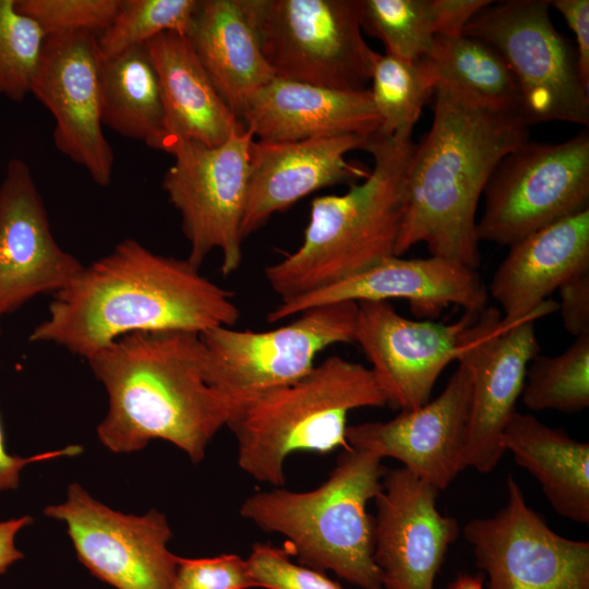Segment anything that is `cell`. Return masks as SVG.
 Masks as SVG:
<instances>
[{
  "label": "cell",
  "instance_id": "277c9868",
  "mask_svg": "<svg viewBox=\"0 0 589 589\" xmlns=\"http://www.w3.org/2000/svg\"><path fill=\"white\" fill-rule=\"evenodd\" d=\"M412 135H374L363 149L373 168L339 195L316 196L301 245L265 269L280 301L328 287L395 255Z\"/></svg>",
  "mask_w": 589,
  "mask_h": 589
},
{
  "label": "cell",
  "instance_id": "ab89813d",
  "mask_svg": "<svg viewBox=\"0 0 589 589\" xmlns=\"http://www.w3.org/2000/svg\"><path fill=\"white\" fill-rule=\"evenodd\" d=\"M82 447L70 445L61 449L50 450L32 457L13 456L5 449L3 431L0 422V491L16 489L22 469L32 462L45 461L63 456H75L82 453Z\"/></svg>",
  "mask_w": 589,
  "mask_h": 589
},
{
  "label": "cell",
  "instance_id": "6da1fadb",
  "mask_svg": "<svg viewBox=\"0 0 589 589\" xmlns=\"http://www.w3.org/2000/svg\"><path fill=\"white\" fill-rule=\"evenodd\" d=\"M239 316L232 292L203 276L188 259L160 255L124 239L53 293L47 318L29 340L56 344L87 360L127 334L201 335L233 327Z\"/></svg>",
  "mask_w": 589,
  "mask_h": 589
},
{
  "label": "cell",
  "instance_id": "2e32d148",
  "mask_svg": "<svg viewBox=\"0 0 589 589\" xmlns=\"http://www.w3.org/2000/svg\"><path fill=\"white\" fill-rule=\"evenodd\" d=\"M470 416L471 374L458 363L435 399L388 421L348 425L346 440L353 448L401 461L443 491L467 468Z\"/></svg>",
  "mask_w": 589,
  "mask_h": 589
},
{
  "label": "cell",
  "instance_id": "1f68e13d",
  "mask_svg": "<svg viewBox=\"0 0 589 589\" xmlns=\"http://www.w3.org/2000/svg\"><path fill=\"white\" fill-rule=\"evenodd\" d=\"M201 0H121L109 27L97 36L103 58L118 55L167 32L188 36Z\"/></svg>",
  "mask_w": 589,
  "mask_h": 589
},
{
  "label": "cell",
  "instance_id": "b9f144b4",
  "mask_svg": "<svg viewBox=\"0 0 589 589\" xmlns=\"http://www.w3.org/2000/svg\"><path fill=\"white\" fill-rule=\"evenodd\" d=\"M484 576L483 574L478 575H461L456 578L454 582L450 584L448 589H483Z\"/></svg>",
  "mask_w": 589,
  "mask_h": 589
},
{
  "label": "cell",
  "instance_id": "f1b7e54d",
  "mask_svg": "<svg viewBox=\"0 0 589 589\" xmlns=\"http://www.w3.org/2000/svg\"><path fill=\"white\" fill-rule=\"evenodd\" d=\"M370 81V93L380 118L375 135H412L414 124L435 89V80L426 61L375 52Z\"/></svg>",
  "mask_w": 589,
  "mask_h": 589
},
{
  "label": "cell",
  "instance_id": "f546056e",
  "mask_svg": "<svg viewBox=\"0 0 589 589\" xmlns=\"http://www.w3.org/2000/svg\"><path fill=\"white\" fill-rule=\"evenodd\" d=\"M528 366L521 398L533 411L575 413L589 407V335L557 356L538 354Z\"/></svg>",
  "mask_w": 589,
  "mask_h": 589
},
{
  "label": "cell",
  "instance_id": "83f0119b",
  "mask_svg": "<svg viewBox=\"0 0 589 589\" xmlns=\"http://www.w3.org/2000/svg\"><path fill=\"white\" fill-rule=\"evenodd\" d=\"M423 59L435 86L444 84L484 105L520 115L515 80L503 58L488 44L465 35L436 36Z\"/></svg>",
  "mask_w": 589,
  "mask_h": 589
},
{
  "label": "cell",
  "instance_id": "7402d4cb",
  "mask_svg": "<svg viewBox=\"0 0 589 589\" xmlns=\"http://www.w3.org/2000/svg\"><path fill=\"white\" fill-rule=\"evenodd\" d=\"M241 121L259 141L373 137L380 118L370 89L340 91L275 76L248 100Z\"/></svg>",
  "mask_w": 589,
  "mask_h": 589
},
{
  "label": "cell",
  "instance_id": "f35d334b",
  "mask_svg": "<svg viewBox=\"0 0 589 589\" xmlns=\"http://www.w3.org/2000/svg\"><path fill=\"white\" fill-rule=\"evenodd\" d=\"M490 3L491 0H434L438 22L437 36L462 35L470 20Z\"/></svg>",
  "mask_w": 589,
  "mask_h": 589
},
{
  "label": "cell",
  "instance_id": "44dd1931",
  "mask_svg": "<svg viewBox=\"0 0 589 589\" xmlns=\"http://www.w3.org/2000/svg\"><path fill=\"white\" fill-rule=\"evenodd\" d=\"M369 140L353 135L279 143L253 140L242 238L317 190L365 179L370 170L349 163L346 155L363 149Z\"/></svg>",
  "mask_w": 589,
  "mask_h": 589
},
{
  "label": "cell",
  "instance_id": "7c38bea8",
  "mask_svg": "<svg viewBox=\"0 0 589 589\" xmlns=\"http://www.w3.org/2000/svg\"><path fill=\"white\" fill-rule=\"evenodd\" d=\"M558 310H542L506 322L494 306L471 312L462 328L457 359L471 374V416L466 466L491 472L505 453L502 433L516 410L528 364L539 354L536 321Z\"/></svg>",
  "mask_w": 589,
  "mask_h": 589
},
{
  "label": "cell",
  "instance_id": "52a82bcc",
  "mask_svg": "<svg viewBox=\"0 0 589 589\" xmlns=\"http://www.w3.org/2000/svg\"><path fill=\"white\" fill-rule=\"evenodd\" d=\"M550 8V0L492 1L462 35L488 44L503 58L529 125L562 121L588 127L589 91L580 81L576 51L553 25Z\"/></svg>",
  "mask_w": 589,
  "mask_h": 589
},
{
  "label": "cell",
  "instance_id": "cb8c5ba5",
  "mask_svg": "<svg viewBox=\"0 0 589 589\" xmlns=\"http://www.w3.org/2000/svg\"><path fill=\"white\" fill-rule=\"evenodd\" d=\"M161 89L166 142L216 146L245 128L218 94L189 38L167 32L145 45Z\"/></svg>",
  "mask_w": 589,
  "mask_h": 589
},
{
  "label": "cell",
  "instance_id": "74e56055",
  "mask_svg": "<svg viewBox=\"0 0 589 589\" xmlns=\"http://www.w3.org/2000/svg\"><path fill=\"white\" fill-rule=\"evenodd\" d=\"M551 7L562 14L575 35L579 77L589 91V0H553Z\"/></svg>",
  "mask_w": 589,
  "mask_h": 589
},
{
  "label": "cell",
  "instance_id": "4fadbf2b",
  "mask_svg": "<svg viewBox=\"0 0 589 589\" xmlns=\"http://www.w3.org/2000/svg\"><path fill=\"white\" fill-rule=\"evenodd\" d=\"M507 501L464 527L488 589H589V542L553 531L508 477Z\"/></svg>",
  "mask_w": 589,
  "mask_h": 589
},
{
  "label": "cell",
  "instance_id": "e575fe53",
  "mask_svg": "<svg viewBox=\"0 0 589 589\" xmlns=\"http://www.w3.org/2000/svg\"><path fill=\"white\" fill-rule=\"evenodd\" d=\"M247 563L254 588L344 589L324 572L293 563L285 550L271 544H254Z\"/></svg>",
  "mask_w": 589,
  "mask_h": 589
},
{
  "label": "cell",
  "instance_id": "ffe728a7",
  "mask_svg": "<svg viewBox=\"0 0 589 589\" xmlns=\"http://www.w3.org/2000/svg\"><path fill=\"white\" fill-rule=\"evenodd\" d=\"M489 292L477 269L437 256H388L366 269L323 289L280 301L267 314L269 323L341 301L405 299L422 315H434L449 304L477 312L488 305Z\"/></svg>",
  "mask_w": 589,
  "mask_h": 589
},
{
  "label": "cell",
  "instance_id": "3957f363",
  "mask_svg": "<svg viewBox=\"0 0 589 589\" xmlns=\"http://www.w3.org/2000/svg\"><path fill=\"white\" fill-rule=\"evenodd\" d=\"M204 358L201 335L185 330L127 334L88 358L108 395L101 444L134 453L159 438L202 461L235 408L206 382Z\"/></svg>",
  "mask_w": 589,
  "mask_h": 589
},
{
  "label": "cell",
  "instance_id": "ac0fdd59",
  "mask_svg": "<svg viewBox=\"0 0 589 589\" xmlns=\"http://www.w3.org/2000/svg\"><path fill=\"white\" fill-rule=\"evenodd\" d=\"M471 312L455 323L413 321L388 301L358 302L354 342L364 352L387 405L401 411L430 400L443 370L457 359L459 336Z\"/></svg>",
  "mask_w": 589,
  "mask_h": 589
},
{
  "label": "cell",
  "instance_id": "7a4b0ae2",
  "mask_svg": "<svg viewBox=\"0 0 589 589\" xmlns=\"http://www.w3.org/2000/svg\"><path fill=\"white\" fill-rule=\"evenodd\" d=\"M431 99L433 120L411 157L394 253L424 243L432 256L477 269L480 196L500 161L528 140L529 124L444 84Z\"/></svg>",
  "mask_w": 589,
  "mask_h": 589
},
{
  "label": "cell",
  "instance_id": "30bf717a",
  "mask_svg": "<svg viewBox=\"0 0 589 589\" xmlns=\"http://www.w3.org/2000/svg\"><path fill=\"white\" fill-rule=\"evenodd\" d=\"M483 195L478 239L501 245L589 208V132L558 143L527 140L500 161Z\"/></svg>",
  "mask_w": 589,
  "mask_h": 589
},
{
  "label": "cell",
  "instance_id": "d6986e66",
  "mask_svg": "<svg viewBox=\"0 0 589 589\" xmlns=\"http://www.w3.org/2000/svg\"><path fill=\"white\" fill-rule=\"evenodd\" d=\"M83 268L56 242L29 166L10 159L0 184V316L62 290Z\"/></svg>",
  "mask_w": 589,
  "mask_h": 589
},
{
  "label": "cell",
  "instance_id": "ba28073f",
  "mask_svg": "<svg viewBox=\"0 0 589 589\" xmlns=\"http://www.w3.org/2000/svg\"><path fill=\"white\" fill-rule=\"evenodd\" d=\"M275 76L363 91L374 53L362 36L361 0H248Z\"/></svg>",
  "mask_w": 589,
  "mask_h": 589
},
{
  "label": "cell",
  "instance_id": "5bb4252c",
  "mask_svg": "<svg viewBox=\"0 0 589 589\" xmlns=\"http://www.w3.org/2000/svg\"><path fill=\"white\" fill-rule=\"evenodd\" d=\"M44 514L67 526L79 561L116 589H169L178 555L167 546V517L151 509L135 516L117 512L71 483L63 503Z\"/></svg>",
  "mask_w": 589,
  "mask_h": 589
},
{
  "label": "cell",
  "instance_id": "4dcf8cb0",
  "mask_svg": "<svg viewBox=\"0 0 589 589\" xmlns=\"http://www.w3.org/2000/svg\"><path fill=\"white\" fill-rule=\"evenodd\" d=\"M361 27L386 53L418 60L430 53L438 34L434 0H361Z\"/></svg>",
  "mask_w": 589,
  "mask_h": 589
},
{
  "label": "cell",
  "instance_id": "836d02e7",
  "mask_svg": "<svg viewBox=\"0 0 589 589\" xmlns=\"http://www.w3.org/2000/svg\"><path fill=\"white\" fill-rule=\"evenodd\" d=\"M121 0H16L47 37L73 33L100 35L111 24Z\"/></svg>",
  "mask_w": 589,
  "mask_h": 589
},
{
  "label": "cell",
  "instance_id": "60d3db41",
  "mask_svg": "<svg viewBox=\"0 0 589 589\" xmlns=\"http://www.w3.org/2000/svg\"><path fill=\"white\" fill-rule=\"evenodd\" d=\"M32 521L29 516L0 521V574L5 573L10 565L23 558V553L16 549L14 540L17 532Z\"/></svg>",
  "mask_w": 589,
  "mask_h": 589
},
{
  "label": "cell",
  "instance_id": "8fae6325",
  "mask_svg": "<svg viewBox=\"0 0 589 589\" xmlns=\"http://www.w3.org/2000/svg\"><path fill=\"white\" fill-rule=\"evenodd\" d=\"M253 137L245 128L216 146L176 140L164 151L173 163L164 175L163 189L181 215L190 244L188 260L200 267L213 250H219L224 276L235 273L243 259L241 223Z\"/></svg>",
  "mask_w": 589,
  "mask_h": 589
},
{
  "label": "cell",
  "instance_id": "d6a6232c",
  "mask_svg": "<svg viewBox=\"0 0 589 589\" xmlns=\"http://www.w3.org/2000/svg\"><path fill=\"white\" fill-rule=\"evenodd\" d=\"M46 38L16 0H0V97L22 103L31 93Z\"/></svg>",
  "mask_w": 589,
  "mask_h": 589
},
{
  "label": "cell",
  "instance_id": "4316f807",
  "mask_svg": "<svg viewBox=\"0 0 589 589\" xmlns=\"http://www.w3.org/2000/svg\"><path fill=\"white\" fill-rule=\"evenodd\" d=\"M103 124L163 151L165 111L159 80L145 46L103 58Z\"/></svg>",
  "mask_w": 589,
  "mask_h": 589
},
{
  "label": "cell",
  "instance_id": "e0dca14e",
  "mask_svg": "<svg viewBox=\"0 0 589 589\" xmlns=\"http://www.w3.org/2000/svg\"><path fill=\"white\" fill-rule=\"evenodd\" d=\"M376 495L373 558L384 589H434L459 526L436 507L438 490L405 467L386 470Z\"/></svg>",
  "mask_w": 589,
  "mask_h": 589
},
{
  "label": "cell",
  "instance_id": "9a60e30c",
  "mask_svg": "<svg viewBox=\"0 0 589 589\" xmlns=\"http://www.w3.org/2000/svg\"><path fill=\"white\" fill-rule=\"evenodd\" d=\"M101 59L95 34L49 36L31 93L55 119L57 149L84 167L95 183L107 187L113 151L103 131Z\"/></svg>",
  "mask_w": 589,
  "mask_h": 589
},
{
  "label": "cell",
  "instance_id": "7bdbcfd3",
  "mask_svg": "<svg viewBox=\"0 0 589 589\" xmlns=\"http://www.w3.org/2000/svg\"><path fill=\"white\" fill-rule=\"evenodd\" d=\"M0 332H1V327H0Z\"/></svg>",
  "mask_w": 589,
  "mask_h": 589
},
{
  "label": "cell",
  "instance_id": "d590c367",
  "mask_svg": "<svg viewBox=\"0 0 589 589\" xmlns=\"http://www.w3.org/2000/svg\"><path fill=\"white\" fill-rule=\"evenodd\" d=\"M254 588L247 558L237 554L213 557H178L169 589H250Z\"/></svg>",
  "mask_w": 589,
  "mask_h": 589
},
{
  "label": "cell",
  "instance_id": "d4e9b609",
  "mask_svg": "<svg viewBox=\"0 0 589 589\" xmlns=\"http://www.w3.org/2000/svg\"><path fill=\"white\" fill-rule=\"evenodd\" d=\"M187 37L218 94L241 120L249 98L275 77L248 0H201Z\"/></svg>",
  "mask_w": 589,
  "mask_h": 589
},
{
  "label": "cell",
  "instance_id": "603a6c76",
  "mask_svg": "<svg viewBox=\"0 0 589 589\" xmlns=\"http://www.w3.org/2000/svg\"><path fill=\"white\" fill-rule=\"evenodd\" d=\"M488 292L503 320L525 318L549 304L567 280L589 272V208L544 226L514 244Z\"/></svg>",
  "mask_w": 589,
  "mask_h": 589
},
{
  "label": "cell",
  "instance_id": "5b68a950",
  "mask_svg": "<svg viewBox=\"0 0 589 589\" xmlns=\"http://www.w3.org/2000/svg\"><path fill=\"white\" fill-rule=\"evenodd\" d=\"M386 470L381 457L350 446L317 488L254 493L240 515L264 532L283 534L285 551L298 564L330 570L361 589H384L373 558L374 517L366 506L382 491Z\"/></svg>",
  "mask_w": 589,
  "mask_h": 589
},
{
  "label": "cell",
  "instance_id": "8d00e7d4",
  "mask_svg": "<svg viewBox=\"0 0 589 589\" xmlns=\"http://www.w3.org/2000/svg\"><path fill=\"white\" fill-rule=\"evenodd\" d=\"M557 290L564 328L575 337L589 335V272L567 280Z\"/></svg>",
  "mask_w": 589,
  "mask_h": 589
},
{
  "label": "cell",
  "instance_id": "9c48e42d",
  "mask_svg": "<svg viewBox=\"0 0 589 589\" xmlns=\"http://www.w3.org/2000/svg\"><path fill=\"white\" fill-rule=\"evenodd\" d=\"M358 303L308 309L290 323L264 332L215 327L201 334L206 382L233 405L309 374L320 352L353 342Z\"/></svg>",
  "mask_w": 589,
  "mask_h": 589
},
{
  "label": "cell",
  "instance_id": "8992f818",
  "mask_svg": "<svg viewBox=\"0 0 589 589\" xmlns=\"http://www.w3.org/2000/svg\"><path fill=\"white\" fill-rule=\"evenodd\" d=\"M386 405L370 368L332 356L297 382L237 404L227 426L237 440L240 469L279 488L285 484L284 465L290 454L350 448L348 413Z\"/></svg>",
  "mask_w": 589,
  "mask_h": 589
},
{
  "label": "cell",
  "instance_id": "484cf974",
  "mask_svg": "<svg viewBox=\"0 0 589 589\" xmlns=\"http://www.w3.org/2000/svg\"><path fill=\"white\" fill-rule=\"evenodd\" d=\"M504 452L539 482L557 515L589 522V444L515 411L502 433Z\"/></svg>",
  "mask_w": 589,
  "mask_h": 589
}]
</instances>
